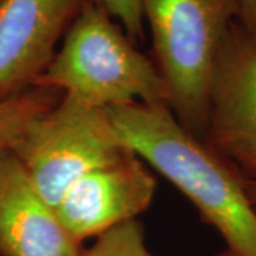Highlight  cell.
I'll return each mask as SVG.
<instances>
[{
	"label": "cell",
	"instance_id": "obj_1",
	"mask_svg": "<svg viewBox=\"0 0 256 256\" xmlns=\"http://www.w3.org/2000/svg\"><path fill=\"white\" fill-rule=\"evenodd\" d=\"M121 142L185 195L235 256H256V208L244 176L192 136L166 104L107 110Z\"/></svg>",
	"mask_w": 256,
	"mask_h": 256
},
{
	"label": "cell",
	"instance_id": "obj_2",
	"mask_svg": "<svg viewBox=\"0 0 256 256\" xmlns=\"http://www.w3.org/2000/svg\"><path fill=\"white\" fill-rule=\"evenodd\" d=\"M32 87L62 92L102 110L170 104L156 63L138 50L98 0L88 2L74 18L62 47Z\"/></svg>",
	"mask_w": 256,
	"mask_h": 256
},
{
	"label": "cell",
	"instance_id": "obj_3",
	"mask_svg": "<svg viewBox=\"0 0 256 256\" xmlns=\"http://www.w3.org/2000/svg\"><path fill=\"white\" fill-rule=\"evenodd\" d=\"M138 2L168 106L185 130L204 140L210 76L220 44L238 20V0Z\"/></svg>",
	"mask_w": 256,
	"mask_h": 256
},
{
	"label": "cell",
	"instance_id": "obj_4",
	"mask_svg": "<svg viewBox=\"0 0 256 256\" xmlns=\"http://www.w3.org/2000/svg\"><path fill=\"white\" fill-rule=\"evenodd\" d=\"M10 151L56 210L72 184L128 150L107 110L63 96L28 121Z\"/></svg>",
	"mask_w": 256,
	"mask_h": 256
},
{
	"label": "cell",
	"instance_id": "obj_5",
	"mask_svg": "<svg viewBox=\"0 0 256 256\" xmlns=\"http://www.w3.org/2000/svg\"><path fill=\"white\" fill-rule=\"evenodd\" d=\"M202 141L244 178L256 175V42L238 20L214 64Z\"/></svg>",
	"mask_w": 256,
	"mask_h": 256
},
{
	"label": "cell",
	"instance_id": "obj_6",
	"mask_svg": "<svg viewBox=\"0 0 256 256\" xmlns=\"http://www.w3.org/2000/svg\"><path fill=\"white\" fill-rule=\"evenodd\" d=\"M156 191V180L151 168L127 151L72 184L56 212L67 232L82 244L137 220L150 208Z\"/></svg>",
	"mask_w": 256,
	"mask_h": 256
},
{
	"label": "cell",
	"instance_id": "obj_7",
	"mask_svg": "<svg viewBox=\"0 0 256 256\" xmlns=\"http://www.w3.org/2000/svg\"><path fill=\"white\" fill-rule=\"evenodd\" d=\"M92 0H3L0 101L26 92L52 63L57 44Z\"/></svg>",
	"mask_w": 256,
	"mask_h": 256
},
{
	"label": "cell",
	"instance_id": "obj_8",
	"mask_svg": "<svg viewBox=\"0 0 256 256\" xmlns=\"http://www.w3.org/2000/svg\"><path fill=\"white\" fill-rule=\"evenodd\" d=\"M82 244L10 151H0V256H80Z\"/></svg>",
	"mask_w": 256,
	"mask_h": 256
},
{
	"label": "cell",
	"instance_id": "obj_9",
	"mask_svg": "<svg viewBox=\"0 0 256 256\" xmlns=\"http://www.w3.org/2000/svg\"><path fill=\"white\" fill-rule=\"evenodd\" d=\"M56 98L54 90L30 87L26 92L0 101V151L10 150L28 121L54 106Z\"/></svg>",
	"mask_w": 256,
	"mask_h": 256
},
{
	"label": "cell",
	"instance_id": "obj_10",
	"mask_svg": "<svg viewBox=\"0 0 256 256\" xmlns=\"http://www.w3.org/2000/svg\"><path fill=\"white\" fill-rule=\"evenodd\" d=\"M80 256H152L146 244L144 228L137 220H128L102 234Z\"/></svg>",
	"mask_w": 256,
	"mask_h": 256
},
{
	"label": "cell",
	"instance_id": "obj_11",
	"mask_svg": "<svg viewBox=\"0 0 256 256\" xmlns=\"http://www.w3.org/2000/svg\"><path fill=\"white\" fill-rule=\"evenodd\" d=\"M110 16L118 20L127 36L140 43L144 40V18L138 0H98Z\"/></svg>",
	"mask_w": 256,
	"mask_h": 256
},
{
	"label": "cell",
	"instance_id": "obj_12",
	"mask_svg": "<svg viewBox=\"0 0 256 256\" xmlns=\"http://www.w3.org/2000/svg\"><path fill=\"white\" fill-rule=\"evenodd\" d=\"M238 22L256 42V0H238Z\"/></svg>",
	"mask_w": 256,
	"mask_h": 256
},
{
	"label": "cell",
	"instance_id": "obj_13",
	"mask_svg": "<svg viewBox=\"0 0 256 256\" xmlns=\"http://www.w3.org/2000/svg\"><path fill=\"white\" fill-rule=\"evenodd\" d=\"M244 186H245V191H246L248 200L256 208V175L255 176L244 178Z\"/></svg>",
	"mask_w": 256,
	"mask_h": 256
},
{
	"label": "cell",
	"instance_id": "obj_14",
	"mask_svg": "<svg viewBox=\"0 0 256 256\" xmlns=\"http://www.w3.org/2000/svg\"><path fill=\"white\" fill-rule=\"evenodd\" d=\"M218 256H235V255H234L232 252H229L228 249H226L225 252H222V254H220V255H218Z\"/></svg>",
	"mask_w": 256,
	"mask_h": 256
},
{
	"label": "cell",
	"instance_id": "obj_15",
	"mask_svg": "<svg viewBox=\"0 0 256 256\" xmlns=\"http://www.w3.org/2000/svg\"><path fill=\"white\" fill-rule=\"evenodd\" d=\"M2 2H3V0H0V4H2Z\"/></svg>",
	"mask_w": 256,
	"mask_h": 256
}]
</instances>
